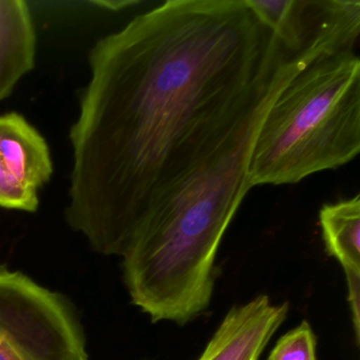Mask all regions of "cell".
I'll return each instance as SVG.
<instances>
[{
    "mask_svg": "<svg viewBox=\"0 0 360 360\" xmlns=\"http://www.w3.org/2000/svg\"><path fill=\"white\" fill-rule=\"evenodd\" d=\"M318 58L288 51L245 0H169L103 37L69 134L66 222L94 252L123 257L153 210L258 130Z\"/></svg>",
    "mask_w": 360,
    "mask_h": 360,
    "instance_id": "1",
    "label": "cell"
},
{
    "mask_svg": "<svg viewBox=\"0 0 360 360\" xmlns=\"http://www.w3.org/2000/svg\"><path fill=\"white\" fill-rule=\"evenodd\" d=\"M257 134L191 174L153 210L122 257L132 304L153 323L185 326L210 307L221 242L252 188L248 163Z\"/></svg>",
    "mask_w": 360,
    "mask_h": 360,
    "instance_id": "2",
    "label": "cell"
},
{
    "mask_svg": "<svg viewBox=\"0 0 360 360\" xmlns=\"http://www.w3.org/2000/svg\"><path fill=\"white\" fill-rule=\"evenodd\" d=\"M359 153V58L355 52L321 56L269 107L250 151V185L297 184Z\"/></svg>",
    "mask_w": 360,
    "mask_h": 360,
    "instance_id": "3",
    "label": "cell"
},
{
    "mask_svg": "<svg viewBox=\"0 0 360 360\" xmlns=\"http://www.w3.org/2000/svg\"><path fill=\"white\" fill-rule=\"evenodd\" d=\"M0 360H88L83 330L63 296L3 266Z\"/></svg>",
    "mask_w": 360,
    "mask_h": 360,
    "instance_id": "4",
    "label": "cell"
},
{
    "mask_svg": "<svg viewBox=\"0 0 360 360\" xmlns=\"http://www.w3.org/2000/svg\"><path fill=\"white\" fill-rule=\"evenodd\" d=\"M290 302L261 294L227 311L198 360H259L288 317Z\"/></svg>",
    "mask_w": 360,
    "mask_h": 360,
    "instance_id": "5",
    "label": "cell"
},
{
    "mask_svg": "<svg viewBox=\"0 0 360 360\" xmlns=\"http://www.w3.org/2000/svg\"><path fill=\"white\" fill-rule=\"evenodd\" d=\"M0 158L26 188L39 193L53 174L49 146L39 130L18 112L0 115Z\"/></svg>",
    "mask_w": 360,
    "mask_h": 360,
    "instance_id": "6",
    "label": "cell"
},
{
    "mask_svg": "<svg viewBox=\"0 0 360 360\" xmlns=\"http://www.w3.org/2000/svg\"><path fill=\"white\" fill-rule=\"evenodd\" d=\"M37 34L28 4L0 0V102L35 65Z\"/></svg>",
    "mask_w": 360,
    "mask_h": 360,
    "instance_id": "7",
    "label": "cell"
},
{
    "mask_svg": "<svg viewBox=\"0 0 360 360\" xmlns=\"http://www.w3.org/2000/svg\"><path fill=\"white\" fill-rule=\"evenodd\" d=\"M322 240L328 256L343 271H360V195L324 204L319 212Z\"/></svg>",
    "mask_w": 360,
    "mask_h": 360,
    "instance_id": "8",
    "label": "cell"
},
{
    "mask_svg": "<svg viewBox=\"0 0 360 360\" xmlns=\"http://www.w3.org/2000/svg\"><path fill=\"white\" fill-rule=\"evenodd\" d=\"M245 3L288 51L300 53L311 46V0H245Z\"/></svg>",
    "mask_w": 360,
    "mask_h": 360,
    "instance_id": "9",
    "label": "cell"
},
{
    "mask_svg": "<svg viewBox=\"0 0 360 360\" xmlns=\"http://www.w3.org/2000/svg\"><path fill=\"white\" fill-rule=\"evenodd\" d=\"M316 349L317 337L311 324L303 320L278 339L267 360H317Z\"/></svg>",
    "mask_w": 360,
    "mask_h": 360,
    "instance_id": "10",
    "label": "cell"
},
{
    "mask_svg": "<svg viewBox=\"0 0 360 360\" xmlns=\"http://www.w3.org/2000/svg\"><path fill=\"white\" fill-rule=\"evenodd\" d=\"M39 206V193L22 186L0 158V207L35 212Z\"/></svg>",
    "mask_w": 360,
    "mask_h": 360,
    "instance_id": "11",
    "label": "cell"
},
{
    "mask_svg": "<svg viewBox=\"0 0 360 360\" xmlns=\"http://www.w3.org/2000/svg\"><path fill=\"white\" fill-rule=\"evenodd\" d=\"M347 286V301L351 309L352 323L356 343L360 342V271H345Z\"/></svg>",
    "mask_w": 360,
    "mask_h": 360,
    "instance_id": "12",
    "label": "cell"
},
{
    "mask_svg": "<svg viewBox=\"0 0 360 360\" xmlns=\"http://www.w3.org/2000/svg\"><path fill=\"white\" fill-rule=\"evenodd\" d=\"M94 4L111 11H121V10L140 5L141 3L134 0H112V1H96Z\"/></svg>",
    "mask_w": 360,
    "mask_h": 360,
    "instance_id": "13",
    "label": "cell"
}]
</instances>
